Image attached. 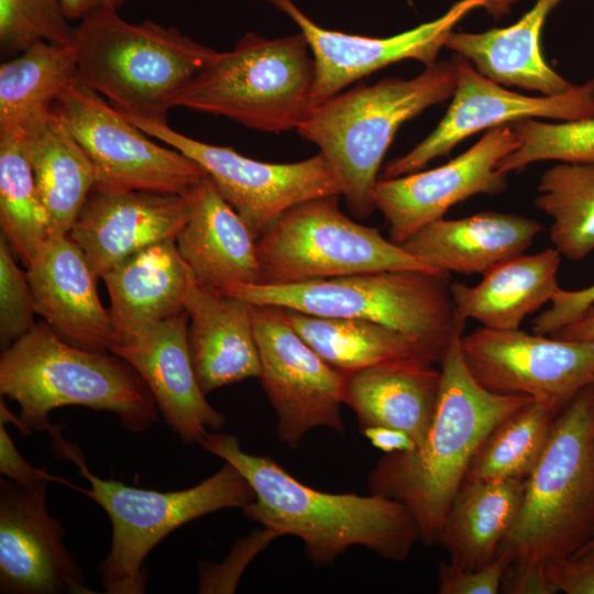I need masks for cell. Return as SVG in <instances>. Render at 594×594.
I'll list each match as a JSON object with an SVG mask.
<instances>
[{
  "label": "cell",
  "instance_id": "obj_26",
  "mask_svg": "<svg viewBox=\"0 0 594 594\" xmlns=\"http://www.w3.org/2000/svg\"><path fill=\"white\" fill-rule=\"evenodd\" d=\"M561 254L554 248L526 252L483 274L474 286L453 282L459 316L496 330L519 329L522 320L550 304L558 290Z\"/></svg>",
  "mask_w": 594,
  "mask_h": 594
},
{
  "label": "cell",
  "instance_id": "obj_45",
  "mask_svg": "<svg viewBox=\"0 0 594 594\" xmlns=\"http://www.w3.org/2000/svg\"><path fill=\"white\" fill-rule=\"evenodd\" d=\"M360 431L374 448L385 452V454L408 452L417 447L411 437L399 429L367 426L361 428Z\"/></svg>",
  "mask_w": 594,
  "mask_h": 594
},
{
  "label": "cell",
  "instance_id": "obj_43",
  "mask_svg": "<svg viewBox=\"0 0 594 594\" xmlns=\"http://www.w3.org/2000/svg\"><path fill=\"white\" fill-rule=\"evenodd\" d=\"M0 473L19 485H33L37 483L57 482L75 487L62 476L53 475L45 470L32 466L18 451L13 440L0 421Z\"/></svg>",
  "mask_w": 594,
  "mask_h": 594
},
{
  "label": "cell",
  "instance_id": "obj_11",
  "mask_svg": "<svg viewBox=\"0 0 594 594\" xmlns=\"http://www.w3.org/2000/svg\"><path fill=\"white\" fill-rule=\"evenodd\" d=\"M51 110L90 160L95 189L184 195L207 176L195 161L174 147L154 143L99 94L82 85L66 87Z\"/></svg>",
  "mask_w": 594,
  "mask_h": 594
},
{
  "label": "cell",
  "instance_id": "obj_17",
  "mask_svg": "<svg viewBox=\"0 0 594 594\" xmlns=\"http://www.w3.org/2000/svg\"><path fill=\"white\" fill-rule=\"evenodd\" d=\"M273 4L289 16L305 35L316 66L314 103H319L354 81L385 66L415 59L430 67L454 25L471 10L499 6L503 0H460L440 18L388 37L346 34L321 28L293 0H256Z\"/></svg>",
  "mask_w": 594,
  "mask_h": 594
},
{
  "label": "cell",
  "instance_id": "obj_31",
  "mask_svg": "<svg viewBox=\"0 0 594 594\" xmlns=\"http://www.w3.org/2000/svg\"><path fill=\"white\" fill-rule=\"evenodd\" d=\"M277 308L286 322L324 361L342 373L399 359H419L436 364L416 339L386 326Z\"/></svg>",
  "mask_w": 594,
  "mask_h": 594
},
{
  "label": "cell",
  "instance_id": "obj_6",
  "mask_svg": "<svg viewBox=\"0 0 594 594\" xmlns=\"http://www.w3.org/2000/svg\"><path fill=\"white\" fill-rule=\"evenodd\" d=\"M450 285L447 274L399 270L290 284H240L222 292L256 306L373 321L416 339L435 363H441L466 323Z\"/></svg>",
  "mask_w": 594,
  "mask_h": 594
},
{
  "label": "cell",
  "instance_id": "obj_8",
  "mask_svg": "<svg viewBox=\"0 0 594 594\" xmlns=\"http://www.w3.org/2000/svg\"><path fill=\"white\" fill-rule=\"evenodd\" d=\"M315 59L305 35L266 38L253 32L217 52L186 85L175 107L222 116L250 129H297L314 107Z\"/></svg>",
  "mask_w": 594,
  "mask_h": 594
},
{
  "label": "cell",
  "instance_id": "obj_35",
  "mask_svg": "<svg viewBox=\"0 0 594 594\" xmlns=\"http://www.w3.org/2000/svg\"><path fill=\"white\" fill-rule=\"evenodd\" d=\"M559 413L536 400L518 408L486 437L464 481L527 480L543 452Z\"/></svg>",
  "mask_w": 594,
  "mask_h": 594
},
{
  "label": "cell",
  "instance_id": "obj_48",
  "mask_svg": "<svg viewBox=\"0 0 594 594\" xmlns=\"http://www.w3.org/2000/svg\"><path fill=\"white\" fill-rule=\"evenodd\" d=\"M592 546H594V531H593L591 538L588 539V541L581 549H579L578 551H580L582 549H585V548H588V547H592Z\"/></svg>",
  "mask_w": 594,
  "mask_h": 594
},
{
  "label": "cell",
  "instance_id": "obj_3",
  "mask_svg": "<svg viewBox=\"0 0 594 594\" xmlns=\"http://www.w3.org/2000/svg\"><path fill=\"white\" fill-rule=\"evenodd\" d=\"M0 393L18 403L30 433H59L50 414L65 406L109 411L136 433L158 420L151 391L128 362L67 343L44 320L2 351Z\"/></svg>",
  "mask_w": 594,
  "mask_h": 594
},
{
  "label": "cell",
  "instance_id": "obj_36",
  "mask_svg": "<svg viewBox=\"0 0 594 594\" xmlns=\"http://www.w3.org/2000/svg\"><path fill=\"white\" fill-rule=\"evenodd\" d=\"M510 124L519 146L498 162L497 168L503 173L548 160L594 162V117L561 123L524 119Z\"/></svg>",
  "mask_w": 594,
  "mask_h": 594
},
{
  "label": "cell",
  "instance_id": "obj_40",
  "mask_svg": "<svg viewBox=\"0 0 594 594\" xmlns=\"http://www.w3.org/2000/svg\"><path fill=\"white\" fill-rule=\"evenodd\" d=\"M509 559L498 553L491 563L476 570H465L459 565L441 562L439 564L440 594H496L501 590L502 580Z\"/></svg>",
  "mask_w": 594,
  "mask_h": 594
},
{
  "label": "cell",
  "instance_id": "obj_24",
  "mask_svg": "<svg viewBox=\"0 0 594 594\" xmlns=\"http://www.w3.org/2000/svg\"><path fill=\"white\" fill-rule=\"evenodd\" d=\"M542 226L525 216L483 211L438 219L399 244L436 273L485 274L525 253Z\"/></svg>",
  "mask_w": 594,
  "mask_h": 594
},
{
  "label": "cell",
  "instance_id": "obj_28",
  "mask_svg": "<svg viewBox=\"0 0 594 594\" xmlns=\"http://www.w3.org/2000/svg\"><path fill=\"white\" fill-rule=\"evenodd\" d=\"M561 0H536L516 23L481 33L451 32L446 47L466 58L481 74L506 86L559 95L574 87L554 72L541 53V30Z\"/></svg>",
  "mask_w": 594,
  "mask_h": 594
},
{
  "label": "cell",
  "instance_id": "obj_18",
  "mask_svg": "<svg viewBox=\"0 0 594 594\" xmlns=\"http://www.w3.org/2000/svg\"><path fill=\"white\" fill-rule=\"evenodd\" d=\"M50 483L0 480V593L91 594L65 529L46 505Z\"/></svg>",
  "mask_w": 594,
  "mask_h": 594
},
{
  "label": "cell",
  "instance_id": "obj_1",
  "mask_svg": "<svg viewBox=\"0 0 594 594\" xmlns=\"http://www.w3.org/2000/svg\"><path fill=\"white\" fill-rule=\"evenodd\" d=\"M199 444L231 463L252 486L255 498L242 508L244 515L279 537L298 538L314 565L331 564L356 546L402 562L420 540L414 516L396 499L312 488L271 457L243 451L232 435L208 432Z\"/></svg>",
  "mask_w": 594,
  "mask_h": 594
},
{
  "label": "cell",
  "instance_id": "obj_34",
  "mask_svg": "<svg viewBox=\"0 0 594 594\" xmlns=\"http://www.w3.org/2000/svg\"><path fill=\"white\" fill-rule=\"evenodd\" d=\"M0 224L25 267L50 237L22 131H0Z\"/></svg>",
  "mask_w": 594,
  "mask_h": 594
},
{
  "label": "cell",
  "instance_id": "obj_33",
  "mask_svg": "<svg viewBox=\"0 0 594 594\" xmlns=\"http://www.w3.org/2000/svg\"><path fill=\"white\" fill-rule=\"evenodd\" d=\"M535 205L551 218L549 238L561 256L576 262L594 251V162H559L544 170Z\"/></svg>",
  "mask_w": 594,
  "mask_h": 594
},
{
  "label": "cell",
  "instance_id": "obj_37",
  "mask_svg": "<svg viewBox=\"0 0 594 594\" xmlns=\"http://www.w3.org/2000/svg\"><path fill=\"white\" fill-rule=\"evenodd\" d=\"M61 0H0V45L6 53L23 52L38 41L68 46L75 26Z\"/></svg>",
  "mask_w": 594,
  "mask_h": 594
},
{
  "label": "cell",
  "instance_id": "obj_7",
  "mask_svg": "<svg viewBox=\"0 0 594 594\" xmlns=\"http://www.w3.org/2000/svg\"><path fill=\"white\" fill-rule=\"evenodd\" d=\"M593 531L594 384L556 417L499 553L547 564L574 554Z\"/></svg>",
  "mask_w": 594,
  "mask_h": 594
},
{
  "label": "cell",
  "instance_id": "obj_4",
  "mask_svg": "<svg viewBox=\"0 0 594 594\" xmlns=\"http://www.w3.org/2000/svg\"><path fill=\"white\" fill-rule=\"evenodd\" d=\"M454 87L453 61L437 62L411 79L384 78L340 91L314 105L296 130L329 162L351 213L365 219L375 211L373 189L397 130L451 98Z\"/></svg>",
  "mask_w": 594,
  "mask_h": 594
},
{
  "label": "cell",
  "instance_id": "obj_9",
  "mask_svg": "<svg viewBox=\"0 0 594 594\" xmlns=\"http://www.w3.org/2000/svg\"><path fill=\"white\" fill-rule=\"evenodd\" d=\"M61 453L73 460L90 483V488L75 485L74 490L96 502L111 521L110 551L98 569L109 594L144 593L147 573L143 563L162 539L191 520L227 508H243L255 498L246 479L227 461L193 487L158 492L98 477L68 444Z\"/></svg>",
  "mask_w": 594,
  "mask_h": 594
},
{
  "label": "cell",
  "instance_id": "obj_30",
  "mask_svg": "<svg viewBox=\"0 0 594 594\" xmlns=\"http://www.w3.org/2000/svg\"><path fill=\"white\" fill-rule=\"evenodd\" d=\"M24 143L47 213L50 235L68 234L96 185L94 166L52 112L30 124Z\"/></svg>",
  "mask_w": 594,
  "mask_h": 594
},
{
  "label": "cell",
  "instance_id": "obj_23",
  "mask_svg": "<svg viewBox=\"0 0 594 594\" xmlns=\"http://www.w3.org/2000/svg\"><path fill=\"white\" fill-rule=\"evenodd\" d=\"M184 308L189 320L191 362L205 395L250 377H260L251 304L194 278Z\"/></svg>",
  "mask_w": 594,
  "mask_h": 594
},
{
  "label": "cell",
  "instance_id": "obj_46",
  "mask_svg": "<svg viewBox=\"0 0 594 594\" xmlns=\"http://www.w3.org/2000/svg\"><path fill=\"white\" fill-rule=\"evenodd\" d=\"M131 0H61L64 12L69 20H81L90 12L99 9L118 11Z\"/></svg>",
  "mask_w": 594,
  "mask_h": 594
},
{
  "label": "cell",
  "instance_id": "obj_5",
  "mask_svg": "<svg viewBox=\"0 0 594 594\" xmlns=\"http://www.w3.org/2000/svg\"><path fill=\"white\" fill-rule=\"evenodd\" d=\"M77 82L117 110L167 122L186 85L217 53L175 26L151 20L134 24L118 11L99 9L75 26Z\"/></svg>",
  "mask_w": 594,
  "mask_h": 594
},
{
  "label": "cell",
  "instance_id": "obj_27",
  "mask_svg": "<svg viewBox=\"0 0 594 594\" xmlns=\"http://www.w3.org/2000/svg\"><path fill=\"white\" fill-rule=\"evenodd\" d=\"M101 278L118 339L184 311L194 275L175 240H167L127 257Z\"/></svg>",
  "mask_w": 594,
  "mask_h": 594
},
{
  "label": "cell",
  "instance_id": "obj_29",
  "mask_svg": "<svg viewBox=\"0 0 594 594\" xmlns=\"http://www.w3.org/2000/svg\"><path fill=\"white\" fill-rule=\"evenodd\" d=\"M526 480L464 481L444 518L437 544L450 562L476 570L495 560L517 517Z\"/></svg>",
  "mask_w": 594,
  "mask_h": 594
},
{
  "label": "cell",
  "instance_id": "obj_25",
  "mask_svg": "<svg viewBox=\"0 0 594 594\" xmlns=\"http://www.w3.org/2000/svg\"><path fill=\"white\" fill-rule=\"evenodd\" d=\"M345 374L344 405L359 429L385 426L408 433L419 446L431 425L441 386V369L419 359H399Z\"/></svg>",
  "mask_w": 594,
  "mask_h": 594
},
{
  "label": "cell",
  "instance_id": "obj_42",
  "mask_svg": "<svg viewBox=\"0 0 594 594\" xmlns=\"http://www.w3.org/2000/svg\"><path fill=\"white\" fill-rule=\"evenodd\" d=\"M546 566L557 592L594 594V546L553 560Z\"/></svg>",
  "mask_w": 594,
  "mask_h": 594
},
{
  "label": "cell",
  "instance_id": "obj_41",
  "mask_svg": "<svg viewBox=\"0 0 594 594\" xmlns=\"http://www.w3.org/2000/svg\"><path fill=\"white\" fill-rule=\"evenodd\" d=\"M592 305L594 283L573 290L560 288L549 307L534 318L531 330L536 334L551 336L580 318Z\"/></svg>",
  "mask_w": 594,
  "mask_h": 594
},
{
  "label": "cell",
  "instance_id": "obj_21",
  "mask_svg": "<svg viewBox=\"0 0 594 594\" xmlns=\"http://www.w3.org/2000/svg\"><path fill=\"white\" fill-rule=\"evenodd\" d=\"M36 315L64 341L110 352L117 339L111 312L97 293V279L69 234L50 235L26 267Z\"/></svg>",
  "mask_w": 594,
  "mask_h": 594
},
{
  "label": "cell",
  "instance_id": "obj_20",
  "mask_svg": "<svg viewBox=\"0 0 594 594\" xmlns=\"http://www.w3.org/2000/svg\"><path fill=\"white\" fill-rule=\"evenodd\" d=\"M188 217L185 195L94 188L68 234L101 277L139 251L176 240Z\"/></svg>",
  "mask_w": 594,
  "mask_h": 594
},
{
  "label": "cell",
  "instance_id": "obj_39",
  "mask_svg": "<svg viewBox=\"0 0 594 594\" xmlns=\"http://www.w3.org/2000/svg\"><path fill=\"white\" fill-rule=\"evenodd\" d=\"M279 536L272 529L262 527L240 539L220 564H200L199 593H234L240 576L260 551Z\"/></svg>",
  "mask_w": 594,
  "mask_h": 594
},
{
  "label": "cell",
  "instance_id": "obj_47",
  "mask_svg": "<svg viewBox=\"0 0 594 594\" xmlns=\"http://www.w3.org/2000/svg\"><path fill=\"white\" fill-rule=\"evenodd\" d=\"M554 338L594 342V305L572 323L551 334Z\"/></svg>",
  "mask_w": 594,
  "mask_h": 594
},
{
  "label": "cell",
  "instance_id": "obj_19",
  "mask_svg": "<svg viewBox=\"0 0 594 594\" xmlns=\"http://www.w3.org/2000/svg\"><path fill=\"white\" fill-rule=\"evenodd\" d=\"M184 310L119 337L110 352L128 362L151 391L165 422L179 439L200 443L208 429L221 430L226 416L201 391L188 345Z\"/></svg>",
  "mask_w": 594,
  "mask_h": 594
},
{
  "label": "cell",
  "instance_id": "obj_2",
  "mask_svg": "<svg viewBox=\"0 0 594 594\" xmlns=\"http://www.w3.org/2000/svg\"><path fill=\"white\" fill-rule=\"evenodd\" d=\"M461 337L441 362L436 411L424 441L388 453L367 474L370 493L400 502L414 516L420 541L437 544L444 518L468 469L491 431L532 398L483 387L470 372Z\"/></svg>",
  "mask_w": 594,
  "mask_h": 594
},
{
  "label": "cell",
  "instance_id": "obj_15",
  "mask_svg": "<svg viewBox=\"0 0 594 594\" xmlns=\"http://www.w3.org/2000/svg\"><path fill=\"white\" fill-rule=\"evenodd\" d=\"M455 87L436 129L407 154L389 162L381 179L420 170L470 135L524 119L573 121L594 117V79L559 95L526 96L504 88L457 55Z\"/></svg>",
  "mask_w": 594,
  "mask_h": 594
},
{
  "label": "cell",
  "instance_id": "obj_10",
  "mask_svg": "<svg viewBox=\"0 0 594 594\" xmlns=\"http://www.w3.org/2000/svg\"><path fill=\"white\" fill-rule=\"evenodd\" d=\"M256 251L265 284L381 271L436 273L377 229L344 215L339 196L312 198L287 209L256 240Z\"/></svg>",
  "mask_w": 594,
  "mask_h": 594
},
{
  "label": "cell",
  "instance_id": "obj_38",
  "mask_svg": "<svg viewBox=\"0 0 594 594\" xmlns=\"http://www.w3.org/2000/svg\"><path fill=\"white\" fill-rule=\"evenodd\" d=\"M13 250L0 238V345L2 351L30 332L34 323V298L26 271L13 257Z\"/></svg>",
  "mask_w": 594,
  "mask_h": 594
},
{
  "label": "cell",
  "instance_id": "obj_14",
  "mask_svg": "<svg viewBox=\"0 0 594 594\" xmlns=\"http://www.w3.org/2000/svg\"><path fill=\"white\" fill-rule=\"evenodd\" d=\"M463 359L488 391L525 395L561 411L594 384V342L480 327L461 337Z\"/></svg>",
  "mask_w": 594,
  "mask_h": 594
},
{
  "label": "cell",
  "instance_id": "obj_13",
  "mask_svg": "<svg viewBox=\"0 0 594 594\" xmlns=\"http://www.w3.org/2000/svg\"><path fill=\"white\" fill-rule=\"evenodd\" d=\"M260 382L273 407L278 440L297 449L318 427L344 431L345 374L324 361L273 306L251 305Z\"/></svg>",
  "mask_w": 594,
  "mask_h": 594
},
{
  "label": "cell",
  "instance_id": "obj_12",
  "mask_svg": "<svg viewBox=\"0 0 594 594\" xmlns=\"http://www.w3.org/2000/svg\"><path fill=\"white\" fill-rule=\"evenodd\" d=\"M121 113L150 136L199 164L256 240L293 206L317 197L341 196L340 183L320 152L300 162L265 163L230 146L189 138L167 122Z\"/></svg>",
  "mask_w": 594,
  "mask_h": 594
},
{
  "label": "cell",
  "instance_id": "obj_22",
  "mask_svg": "<svg viewBox=\"0 0 594 594\" xmlns=\"http://www.w3.org/2000/svg\"><path fill=\"white\" fill-rule=\"evenodd\" d=\"M189 217L176 246L196 282L226 290L262 282L256 239L207 175L184 194Z\"/></svg>",
  "mask_w": 594,
  "mask_h": 594
},
{
  "label": "cell",
  "instance_id": "obj_44",
  "mask_svg": "<svg viewBox=\"0 0 594 594\" xmlns=\"http://www.w3.org/2000/svg\"><path fill=\"white\" fill-rule=\"evenodd\" d=\"M547 564L534 561L512 562L503 576L499 592L505 594L558 593L548 574Z\"/></svg>",
  "mask_w": 594,
  "mask_h": 594
},
{
  "label": "cell",
  "instance_id": "obj_16",
  "mask_svg": "<svg viewBox=\"0 0 594 594\" xmlns=\"http://www.w3.org/2000/svg\"><path fill=\"white\" fill-rule=\"evenodd\" d=\"M519 146L512 124L487 132L468 151L439 167L389 179H378L373 202L389 227V240L402 244L426 224L443 218L468 198L502 193L507 174L498 162Z\"/></svg>",
  "mask_w": 594,
  "mask_h": 594
},
{
  "label": "cell",
  "instance_id": "obj_32",
  "mask_svg": "<svg viewBox=\"0 0 594 594\" xmlns=\"http://www.w3.org/2000/svg\"><path fill=\"white\" fill-rule=\"evenodd\" d=\"M77 82L73 45L38 41L0 66V131H24Z\"/></svg>",
  "mask_w": 594,
  "mask_h": 594
}]
</instances>
